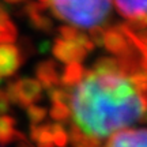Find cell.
Instances as JSON below:
<instances>
[{"instance_id":"6da1fadb","label":"cell","mask_w":147,"mask_h":147,"mask_svg":"<svg viewBox=\"0 0 147 147\" xmlns=\"http://www.w3.org/2000/svg\"><path fill=\"white\" fill-rule=\"evenodd\" d=\"M67 97L75 142L100 140L135 125L146 115L139 84L120 71L101 65L78 76Z\"/></svg>"},{"instance_id":"7a4b0ae2","label":"cell","mask_w":147,"mask_h":147,"mask_svg":"<svg viewBox=\"0 0 147 147\" xmlns=\"http://www.w3.org/2000/svg\"><path fill=\"white\" fill-rule=\"evenodd\" d=\"M55 14L80 29L102 25L109 15L112 0H48Z\"/></svg>"},{"instance_id":"3957f363","label":"cell","mask_w":147,"mask_h":147,"mask_svg":"<svg viewBox=\"0 0 147 147\" xmlns=\"http://www.w3.org/2000/svg\"><path fill=\"white\" fill-rule=\"evenodd\" d=\"M4 93L11 104L26 108L41 98V86L33 79H18L7 86Z\"/></svg>"},{"instance_id":"277c9868","label":"cell","mask_w":147,"mask_h":147,"mask_svg":"<svg viewBox=\"0 0 147 147\" xmlns=\"http://www.w3.org/2000/svg\"><path fill=\"white\" fill-rule=\"evenodd\" d=\"M105 147H147V128H125L116 132Z\"/></svg>"},{"instance_id":"5b68a950","label":"cell","mask_w":147,"mask_h":147,"mask_svg":"<svg viewBox=\"0 0 147 147\" xmlns=\"http://www.w3.org/2000/svg\"><path fill=\"white\" fill-rule=\"evenodd\" d=\"M22 63L21 52L11 44H0V76H11Z\"/></svg>"},{"instance_id":"8992f818","label":"cell","mask_w":147,"mask_h":147,"mask_svg":"<svg viewBox=\"0 0 147 147\" xmlns=\"http://www.w3.org/2000/svg\"><path fill=\"white\" fill-rule=\"evenodd\" d=\"M16 121L14 117L7 115H0V143L7 144L11 142H25L26 136L15 128Z\"/></svg>"},{"instance_id":"52a82bcc","label":"cell","mask_w":147,"mask_h":147,"mask_svg":"<svg viewBox=\"0 0 147 147\" xmlns=\"http://www.w3.org/2000/svg\"><path fill=\"white\" fill-rule=\"evenodd\" d=\"M116 4L129 18H147V0H116Z\"/></svg>"},{"instance_id":"ba28073f","label":"cell","mask_w":147,"mask_h":147,"mask_svg":"<svg viewBox=\"0 0 147 147\" xmlns=\"http://www.w3.org/2000/svg\"><path fill=\"white\" fill-rule=\"evenodd\" d=\"M30 136L38 144V147H55V142H53L49 125L33 124L30 127Z\"/></svg>"},{"instance_id":"9c48e42d","label":"cell","mask_w":147,"mask_h":147,"mask_svg":"<svg viewBox=\"0 0 147 147\" xmlns=\"http://www.w3.org/2000/svg\"><path fill=\"white\" fill-rule=\"evenodd\" d=\"M15 38V27L12 26L10 19L0 10V44H8Z\"/></svg>"},{"instance_id":"30bf717a","label":"cell","mask_w":147,"mask_h":147,"mask_svg":"<svg viewBox=\"0 0 147 147\" xmlns=\"http://www.w3.org/2000/svg\"><path fill=\"white\" fill-rule=\"evenodd\" d=\"M26 115L33 124H37V123H41L45 119L47 110L44 109V108H41V106L29 105V106H26Z\"/></svg>"},{"instance_id":"8fae6325","label":"cell","mask_w":147,"mask_h":147,"mask_svg":"<svg viewBox=\"0 0 147 147\" xmlns=\"http://www.w3.org/2000/svg\"><path fill=\"white\" fill-rule=\"evenodd\" d=\"M51 116H52L55 120H65V119L69 116L68 108L65 105H63V104H57V105H55L52 108Z\"/></svg>"},{"instance_id":"7c38bea8","label":"cell","mask_w":147,"mask_h":147,"mask_svg":"<svg viewBox=\"0 0 147 147\" xmlns=\"http://www.w3.org/2000/svg\"><path fill=\"white\" fill-rule=\"evenodd\" d=\"M10 106H11V102L8 100V97L5 95L4 91L0 90V115L7 113L10 110Z\"/></svg>"},{"instance_id":"4fadbf2b","label":"cell","mask_w":147,"mask_h":147,"mask_svg":"<svg viewBox=\"0 0 147 147\" xmlns=\"http://www.w3.org/2000/svg\"><path fill=\"white\" fill-rule=\"evenodd\" d=\"M18 147H32V146L29 144V142H27V140H25V142H19Z\"/></svg>"}]
</instances>
